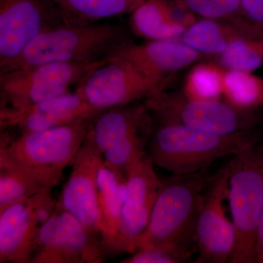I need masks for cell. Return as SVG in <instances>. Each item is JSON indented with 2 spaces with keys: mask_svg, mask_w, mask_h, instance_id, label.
I'll return each mask as SVG.
<instances>
[{
  "mask_svg": "<svg viewBox=\"0 0 263 263\" xmlns=\"http://www.w3.org/2000/svg\"><path fill=\"white\" fill-rule=\"evenodd\" d=\"M256 260L257 263H263V211L256 240Z\"/></svg>",
  "mask_w": 263,
  "mask_h": 263,
  "instance_id": "obj_30",
  "label": "cell"
},
{
  "mask_svg": "<svg viewBox=\"0 0 263 263\" xmlns=\"http://www.w3.org/2000/svg\"><path fill=\"white\" fill-rule=\"evenodd\" d=\"M218 60L226 70L253 72L263 65V36L235 40L218 55Z\"/></svg>",
  "mask_w": 263,
  "mask_h": 263,
  "instance_id": "obj_24",
  "label": "cell"
},
{
  "mask_svg": "<svg viewBox=\"0 0 263 263\" xmlns=\"http://www.w3.org/2000/svg\"><path fill=\"white\" fill-rule=\"evenodd\" d=\"M106 60L52 62L0 72L1 108L23 109L70 92Z\"/></svg>",
  "mask_w": 263,
  "mask_h": 263,
  "instance_id": "obj_6",
  "label": "cell"
},
{
  "mask_svg": "<svg viewBox=\"0 0 263 263\" xmlns=\"http://www.w3.org/2000/svg\"><path fill=\"white\" fill-rule=\"evenodd\" d=\"M148 155L128 170L127 192L119 226L115 253L136 252L148 227L162 181Z\"/></svg>",
  "mask_w": 263,
  "mask_h": 263,
  "instance_id": "obj_12",
  "label": "cell"
},
{
  "mask_svg": "<svg viewBox=\"0 0 263 263\" xmlns=\"http://www.w3.org/2000/svg\"><path fill=\"white\" fill-rule=\"evenodd\" d=\"M228 200L235 228L230 263H256V240L263 211V141L228 163Z\"/></svg>",
  "mask_w": 263,
  "mask_h": 263,
  "instance_id": "obj_5",
  "label": "cell"
},
{
  "mask_svg": "<svg viewBox=\"0 0 263 263\" xmlns=\"http://www.w3.org/2000/svg\"><path fill=\"white\" fill-rule=\"evenodd\" d=\"M157 122L177 123L214 134H235L251 130L253 112L235 108L226 100H197L165 90L145 100Z\"/></svg>",
  "mask_w": 263,
  "mask_h": 263,
  "instance_id": "obj_7",
  "label": "cell"
},
{
  "mask_svg": "<svg viewBox=\"0 0 263 263\" xmlns=\"http://www.w3.org/2000/svg\"><path fill=\"white\" fill-rule=\"evenodd\" d=\"M146 0H53L67 18L96 22L131 13Z\"/></svg>",
  "mask_w": 263,
  "mask_h": 263,
  "instance_id": "obj_21",
  "label": "cell"
},
{
  "mask_svg": "<svg viewBox=\"0 0 263 263\" xmlns=\"http://www.w3.org/2000/svg\"><path fill=\"white\" fill-rule=\"evenodd\" d=\"M99 203L104 230V251L115 253L121 216L127 192V175L102 161L98 173Z\"/></svg>",
  "mask_w": 263,
  "mask_h": 263,
  "instance_id": "obj_19",
  "label": "cell"
},
{
  "mask_svg": "<svg viewBox=\"0 0 263 263\" xmlns=\"http://www.w3.org/2000/svg\"><path fill=\"white\" fill-rule=\"evenodd\" d=\"M113 56L122 57L134 66L157 94L165 90L167 81L174 73L193 65L202 54L176 38L149 41L143 44L128 42Z\"/></svg>",
  "mask_w": 263,
  "mask_h": 263,
  "instance_id": "obj_14",
  "label": "cell"
},
{
  "mask_svg": "<svg viewBox=\"0 0 263 263\" xmlns=\"http://www.w3.org/2000/svg\"><path fill=\"white\" fill-rule=\"evenodd\" d=\"M129 24L133 33L148 41L180 38L190 25L166 0H146L131 13Z\"/></svg>",
  "mask_w": 263,
  "mask_h": 263,
  "instance_id": "obj_20",
  "label": "cell"
},
{
  "mask_svg": "<svg viewBox=\"0 0 263 263\" xmlns=\"http://www.w3.org/2000/svg\"><path fill=\"white\" fill-rule=\"evenodd\" d=\"M192 14L214 20H242L240 0H179ZM247 20V19H246Z\"/></svg>",
  "mask_w": 263,
  "mask_h": 263,
  "instance_id": "obj_27",
  "label": "cell"
},
{
  "mask_svg": "<svg viewBox=\"0 0 263 263\" xmlns=\"http://www.w3.org/2000/svg\"><path fill=\"white\" fill-rule=\"evenodd\" d=\"M226 70L214 64L195 65L186 76L183 94L193 100H220Z\"/></svg>",
  "mask_w": 263,
  "mask_h": 263,
  "instance_id": "obj_23",
  "label": "cell"
},
{
  "mask_svg": "<svg viewBox=\"0 0 263 263\" xmlns=\"http://www.w3.org/2000/svg\"><path fill=\"white\" fill-rule=\"evenodd\" d=\"M75 91L98 110L146 100L155 94L152 84L122 57L113 56L90 71Z\"/></svg>",
  "mask_w": 263,
  "mask_h": 263,
  "instance_id": "obj_9",
  "label": "cell"
},
{
  "mask_svg": "<svg viewBox=\"0 0 263 263\" xmlns=\"http://www.w3.org/2000/svg\"><path fill=\"white\" fill-rule=\"evenodd\" d=\"M222 96L235 108L253 112L263 105V79L252 72L226 70Z\"/></svg>",
  "mask_w": 263,
  "mask_h": 263,
  "instance_id": "obj_22",
  "label": "cell"
},
{
  "mask_svg": "<svg viewBox=\"0 0 263 263\" xmlns=\"http://www.w3.org/2000/svg\"><path fill=\"white\" fill-rule=\"evenodd\" d=\"M91 119L19 135L1 146L0 165L16 170L46 190L57 186L84 144Z\"/></svg>",
  "mask_w": 263,
  "mask_h": 263,
  "instance_id": "obj_3",
  "label": "cell"
},
{
  "mask_svg": "<svg viewBox=\"0 0 263 263\" xmlns=\"http://www.w3.org/2000/svg\"><path fill=\"white\" fill-rule=\"evenodd\" d=\"M105 253L101 239L57 202L40 228L30 263H100Z\"/></svg>",
  "mask_w": 263,
  "mask_h": 263,
  "instance_id": "obj_8",
  "label": "cell"
},
{
  "mask_svg": "<svg viewBox=\"0 0 263 263\" xmlns=\"http://www.w3.org/2000/svg\"><path fill=\"white\" fill-rule=\"evenodd\" d=\"M152 133H142L114 145L103 154V160L114 168L127 173L136 162L147 155Z\"/></svg>",
  "mask_w": 263,
  "mask_h": 263,
  "instance_id": "obj_26",
  "label": "cell"
},
{
  "mask_svg": "<svg viewBox=\"0 0 263 263\" xmlns=\"http://www.w3.org/2000/svg\"><path fill=\"white\" fill-rule=\"evenodd\" d=\"M99 111L74 91L23 109L1 108L0 125L24 134L91 119Z\"/></svg>",
  "mask_w": 263,
  "mask_h": 263,
  "instance_id": "obj_15",
  "label": "cell"
},
{
  "mask_svg": "<svg viewBox=\"0 0 263 263\" xmlns=\"http://www.w3.org/2000/svg\"><path fill=\"white\" fill-rule=\"evenodd\" d=\"M228 163L205 189L197 215L195 242L197 263L229 262L235 245V228L227 217L224 201L228 198Z\"/></svg>",
  "mask_w": 263,
  "mask_h": 263,
  "instance_id": "obj_10",
  "label": "cell"
},
{
  "mask_svg": "<svg viewBox=\"0 0 263 263\" xmlns=\"http://www.w3.org/2000/svg\"><path fill=\"white\" fill-rule=\"evenodd\" d=\"M212 177L203 171L173 174L162 181L149 222L137 249L167 245L197 251L195 224L204 192Z\"/></svg>",
  "mask_w": 263,
  "mask_h": 263,
  "instance_id": "obj_4",
  "label": "cell"
},
{
  "mask_svg": "<svg viewBox=\"0 0 263 263\" xmlns=\"http://www.w3.org/2000/svg\"><path fill=\"white\" fill-rule=\"evenodd\" d=\"M259 141L250 130L222 136L177 123L157 122L147 155L155 165L173 174H191L206 171L216 160L238 155Z\"/></svg>",
  "mask_w": 263,
  "mask_h": 263,
  "instance_id": "obj_2",
  "label": "cell"
},
{
  "mask_svg": "<svg viewBox=\"0 0 263 263\" xmlns=\"http://www.w3.org/2000/svg\"><path fill=\"white\" fill-rule=\"evenodd\" d=\"M103 160V155L84 141L57 201L101 241L104 226L99 203L98 173Z\"/></svg>",
  "mask_w": 263,
  "mask_h": 263,
  "instance_id": "obj_13",
  "label": "cell"
},
{
  "mask_svg": "<svg viewBox=\"0 0 263 263\" xmlns=\"http://www.w3.org/2000/svg\"><path fill=\"white\" fill-rule=\"evenodd\" d=\"M46 0H0V65L23 53L38 34L69 19Z\"/></svg>",
  "mask_w": 263,
  "mask_h": 263,
  "instance_id": "obj_11",
  "label": "cell"
},
{
  "mask_svg": "<svg viewBox=\"0 0 263 263\" xmlns=\"http://www.w3.org/2000/svg\"><path fill=\"white\" fill-rule=\"evenodd\" d=\"M196 250L158 245L141 247L129 257L121 261L122 263H182L187 262Z\"/></svg>",
  "mask_w": 263,
  "mask_h": 263,
  "instance_id": "obj_28",
  "label": "cell"
},
{
  "mask_svg": "<svg viewBox=\"0 0 263 263\" xmlns=\"http://www.w3.org/2000/svg\"><path fill=\"white\" fill-rule=\"evenodd\" d=\"M259 36L262 31L246 19L202 18L190 24L180 39L201 54L219 55L235 40Z\"/></svg>",
  "mask_w": 263,
  "mask_h": 263,
  "instance_id": "obj_18",
  "label": "cell"
},
{
  "mask_svg": "<svg viewBox=\"0 0 263 263\" xmlns=\"http://www.w3.org/2000/svg\"><path fill=\"white\" fill-rule=\"evenodd\" d=\"M155 120L143 103L100 110L91 118L85 141L103 155L114 145L142 133H152Z\"/></svg>",
  "mask_w": 263,
  "mask_h": 263,
  "instance_id": "obj_16",
  "label": "cell"
},
{
  "mask_svg": "<svg viewBox=\"0 0 263 263\" xmlns=\"http://www.w3.org/2000/svg\"><path fill=\"white\" fill-rule=\"evenodd\" d=\"M242 14L263 32V0H240Z\"/></svg>",
  "mask_w": 263,
  "mask_h": 263,
  "instance_id": "obj_29",
  "label": "cell"
},
{
  "mask_svg": "<svg viewBox=\"0 0 263 263\" xmlns=\"http://www.w3.org/2000/svg\"><path fill=\"white\" fill-rule=\"evenodd\" d=\"M48 190L16 170L0 165V211Z\"/></svg>",
  "mask_w": 263,
  "mask_h": 263,
  "instance_id": "obj_25",
  "label": "cell"
},
{
  "mask_svg": "<svg viewBox=\"0 0 263 263\" xmlns=\"http://www.w3.org/2000/svg\"><path fill=\"white\" fill-rule=\"evenodd\" d=\"M34 195L0 211V262L30 263L43 224Z\"/></svg>",
  "mask_w": 263,
  "mask_h": 263,
  "instance_id": "obj_17",
  "label": "cell"
},
{
  "mask_svg": "<svg viewBox=\"0 0 263 263\" xmlns=\"http://www.w3.org/2000/svg\"><path fill=\"white\" fill-rule=\"evenodd\" d=\"M128 42L117 24L67 19L38 34L22 54L0 65V72L52 62L108 60Z\"/></svg>",
  "mask_w": 263,
  "mask_h": 263,
  "instance_id": "obj_1",
  "label": "cell"
}]
</instances>
